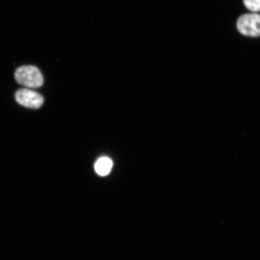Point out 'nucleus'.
Here are the masks:
<instances>
[{"label": "nucleus", "mask_w": 260, "mask_h": 260, "mask_svg": "<svg viewBox=\"0 0 260 260\" xmlns=\"http://www.w3.org/2000/svg\"><path fill=\"white\" fill-rule=\"evenodd\" d=\"M15 79L18 83L29 88H38L44 84V77L41 71L32 65H25L17 68L15 73Z\"/></svg>", "instance_id": "f257e3e1"}, {"label": "nucleus", "mask_w": 260, "mask_h": 260, "mask_svg": "<svg viewBox=\"0 0 260 260\" xmlns=\"http://www.w3.org/2000/svg\"><path fill=\"white\" fill-rule=\"evenodd\" d=\"M237 27L240 34L247 37H260V15L250 14L240 16Z\"/></svg>", "instance_id": "f03ea898"}, {"label": "nucleus", "mask_w": 260, "mask_h": 260, "mask_svg": "<svg viewBox=\"0 0 260 260\" xmlns=\"http://www.w3.org/2000/svg\"><path fill=\"white\" fill-rule=\"evenodd\" d=\"M15 100L19 105L32 109L40 108L44 102L40 93L26 88L16 91Z\"/></svg>", "instance_id": "7ed1b4c3"}, {"label": "nucleus", "mask_w": 260, "mask_h": 260, "mask_svg": "<svg viewBox=\"0 0 260 260\" xmlns=\"http://www.w3.org/2000/svg\"><path fill=\"white\" fill-rule=\"evenodd\" d=\"M113 162L111 159L103 157L98 160L95 165V170L96 173L101 176H106L112 170Z\"/></svg>", "instance_id": "20e7f679"}, {"label": "nucleus", "mask_w": 260, "mask_h": 260, "mask_svg": "<svg viewBox=\"0 0 260 260\" xmlns=\"http://www.w3.org/2000/svg\"><path fill=\"white\" fill-rule=\"evenodd\" d=\"M246 8L252 12L260 11V0H243Z\"/></svg>", "instance_id": "39448f33"}]
</instances>
